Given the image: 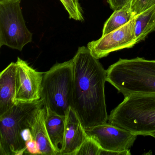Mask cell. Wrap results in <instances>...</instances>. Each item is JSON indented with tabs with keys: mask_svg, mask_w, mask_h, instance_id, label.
Masks as SVG:
<instances>
[{
	"mask_svg": "<svg viewBox=\"0 0 155 155\" xmlns=\"http://www.w3.org/2000/svg\"><path fill=\"white\" fill-rule=\"evenodd\" d=\"M16 63L17 102L28 103L39 100L44 73L35 70L18 57Z\"/></svg>",
	"mask_w": 155,
	"mask_h": 155,
	"instance_id": "obj_9",
	"label": "cell"
},
{
	"mask_svg": "<svg viewBox=\"0 0 155 155\" xmlns=\"http://www.w3.org/2000/svg\"><path fill=\"white\" fill-rule=\"evenodd\" d=\"M131 1H132V0H130V2H131Z\"/></svg>",
	"mask_w": 155,
	"mask_h": 155,
	"instance_id": "obj_23",
	"label": "cell"
},
{
	"mask_svg": "<svg viewBox=\"0 0 155 155\" xmlns=\"http://www.w3.org/2000/svg\"><path fill=\"white\" fill-rule=\"evenodd\" d=\"M72 60L71 107L85 129L107 123L105 93L107 70L87 47H79Z\"/></svg>",
	"mask_w": 155,
	"mask_h": 155,
	"instance_id": "obj_1",
	"label": "cell"
},
{
	"mask_svg": "<svg viewBox=\"0 0 155 155\" xmlns=\"http://www.w3.org/2000/svg\"><path fill=\"white\" fill-rule=\"evenodd\" d=\"M102 149L109 151L130 150L138 135L109 123L85 129Z\"/></svg>",
	"mask_w": 155,
	"mask_h": 155,
	"instance_id": "obj_8",
	"label": "cell"
},
{
	"mask_svg": "<svg viewBox=\"0 0 155 155\" xmlns=\"http://www.w3.org/2000/svg\"><path fill=\"white\" fill-rule=\"evenodd\" d=\"M111 110L108 123L135 134L151 136L155 132V94H134Z\"/></svg>",
	"mask_w": 155,
	"mask_h": 155,
	"instance_id": "obj_4",
	"label": "cell"
},
{
	"mask_svg": "<svg viewBox=\"0 0 155 155\" xmlns=\"http://www.w3.org/2000/svg\"><path fill=\"white\" fill-rule=\"evenodd\" d=\"M150 136H152V137H153L155 138V132H154L153 133H152Z\"/></svg>",
	"mask_w": 155,
	"mask_h": 155,
	"instance_id": "obj_22",
	"label": "cell"
},
{
	"mask_svg": "<svg viewBox=\"0 0 155 155\" xmlns=\"http://www.w3.org/2000/svg\"><path fill=\"white\" fill-rule=\"evenodd\" d=\"M68 12L70 19L77 21H83V10L79 3V0H60Z\"/></svg>",
	"mask_w": 155,
	"mask_h": 155,
	"instance_id": "obj_16",
	"label": "cell"
},
{
	"mask_svg": "<svg viewBox=\"0 0 155 155\" xmlns=\"http://www.w3.org/2000/svg\"><path fill=\"white\" fill-rule=\"evenodd\" d=\"M155 5V0H132L131 8L135 16Z\"/></svg>",
	"mask_w": 155,
	"mask_h": 155,
	"instance_id": "obj_18",
	"label": "cell"
},
{
	"mask_svg": "<svg viewBox=\"0 0 155 155\" xmlns=\"http://www.w3.org/2000/svg\"><path fill=\"white\" fill-rule=\"evenodd\" d=\"M135 35L137 43L155 31V5L135 17Z\"/></svg>",
	"mask_w": 155,
	"mask_h": 155,
	"instance_id": "obj_14",
	"label": "cell"
},
{
	"mask_svg": "<svg viewBox=\"0 0 155 155\" xmlns=\"http://www.w3.org/2000/svg\"><path fill=\"white\" fill-rule=\"evenodd\" d=\"M46 108V129L52 146L58 155L61 150L58 145H61V147L64 141L66 116H61L48 108Z\"/></svg>",
	"mask_w": 155,
	"mask_h": 155,
	"instance_id": "obj_13",
	"label": "cell"
},
{
	"mask_svg": "<svg viewBox=\"0 0 155 155\" xmlns=\"http://www.w3.org/2000/svg\"><path fill=\"white\" fill-rule=\"evenodd\" d=\"M135 18L114 31L101 36L100 38L89 42L91 53L97 59L107 57L114 51L130 48L137 44L135 35Z\"/></svg>",
	"mask_w": 155,
	"mask_h": 155,
	"instance_id": "obj_7",
	"label": "cell"
},
{
	"mask_svg": "<svg viewBox=\"0 0 155 155\" xmlns=\"http://www.w3.org/2000/svg\"><path fill=\"white\" fill-rule=\"evenodd\" d=\"M101 149L97 141L87 136L75 155H99Z\"/></svg>",
	"mask_w": 155,
	"mask_h": 155,
	"instance_id": "obj_17",
	"label": "cell"
},
{
	"mask_svg": "<svg viewBox=\"0 0 155 155\" xmlns=\"http://www.w3.org/2000/svg\"><path fill=\"white\" fill-rule=\"evenodd\" d=\"M107 81L124 97L155 94V60L119 59L107 70Z\"/></svg>",
	"mask_w": 155,
	"mask_h": 155,
	"instance_id": "obj_2",
	"label": "cell"
},
{
	"mask_svg": "<svg viewBox=\"0 0 155 155\" xmlns=\"http://www.w3.org/2000/svg\"><path fill=\"white\" fill-rule=\"evenodd\" d=\"M130 150L122 151H109L101 149L99 155H130Z\"/></svg>",
	"mask_w": 155,
	"mask_h": 155,
	"instance_id": "obj_21",
	"label": "cell"
},
{
	"mask_svg": "<svg viewBox=\"0 0 155 155\" xmlns=\"http://www.w3.org/2000/svg\"><path fill=\"white\" fill-rule=\"evenodd\" d=\"M43 107L41 99L32 102H17L0 116V155L26 154L24 133L31 129L37 113Z\"/></svg>",
	"mask_w": 155,
	"mask_h": 155,
	"instance_id": "obj_3",
	"label": "cell"
},
{
	"mask_svg": "<svg viewBox=\"0 0 155 155\" xmlns=\"http://www.w3.org/2000/svg\"><path fill=\"white\" fill-rule=\"evenodd\" d=\"M87 137L81 121L71 107L66 116L64 141L58 155H75Z\"/></svg>",
	"mask_w": 155,
	"mask_h": 155,
	"instance_id": "obj_10",
	"label": "cell"
},
{
	"mask_svg": "<svg viewBox=\"0 0 155 155\" xmlns=\"http://www.w3.org/2000/svg\"><path fill=\"white\" fill-rule=\"evenodd\" d=\"M72 60L57 63L43 74L41 99L44 106L66 116L71 106L73 85Z\"/></svg>",
	"mask_w": 155,
	"mask_h": 155,
	"instance_id": "obj_5",
	"label": "cell"
},
{
	"mask_svg": "<svg viewBox=\"0 0 155 155\" xmlns=\"http://www.w3.org/2000/svg\"><path fill=\"white\" fill-rule=\"evenodd\" d=\"M16 75L17 64L13 62L0 74V116L17 103Z\"/></svg>",
	"mask_w": 155,
	"mask_h": 155,
	"instance_id": "obj_11",
	"label": "cell"
},
{
	"mask_svg": "<svg viewBox=\"0 0 155 155\" xmlns=\"http://www.w3.org/2000/svg\"><path fill=\"white\" fill-rule=\"evenodd\" d=\"M26 146H27L26 154H40L38 148L37 143L33 139L32 137L27 141Z\"/></svg>",
	"mask_w": 155,
	"mask_h": 155,
	"instance_id": "obj_20",
	"label": "cell"
},
{
	"mask_svg": "<svg viewBox=\"0 0 155 155\" xmlns=\"http://www.w3.org/2000/svg\"><path fill=\"white\" fill-rule=\"evenodd\" d=\"M107 2L110 8L114 11L121 8L130 2V0H107Z\"/></svg>",
	"mask_w": 155,
	"mask_h": 155,
	"instance_id": "obj_19",
	"label": "cell"
},
{
	"mask_svg": "<svg viewBox=\"0 0 155 155\" xmlns=\"http://www.w3.org/2000/svg\"><path fill=\"white\" fill-rule=\"evenodd\" d=\"M46 113L47 109L44 106L39 110L31 126V137L37 143L41 155H57L46 129Z\"/></svg>",
	"mask_w": 155,
	"mask_h": 155,
	"instance_id": "obj_12",
	"label": "cell"
},
{
	"mask_svg": "<svg viewBox=\"0 0 155 155\" xmlns=\"http://www.w3.org/2000/svg\"><path fill=\"white\" fill-rule=\"evenodd\" d=\"M135 17L131 10L130 2L121 8L114 11L104 24L102 36L123 27Z\"/></svg>",
	"mask_w": 155,
	"mask_h": 155,
	"instance_id": "obj_15",
	"label": "cell"
},
{
	"mask_svg": "<svg viewBox=\"0 0 155 155\" xmlns=\"http://www.w3.org/2000/svg\"><path fill=\"white\" fill-rule=\"evenodd\" d=\"M21 0H0V47L6 46L21 51L32 41L20 7Z\"/></svg>",
	"mask_w": 155,
	"mask_h": 155,
	"instance_id": "obj_6",
	"label": "cell"
}]
</instances>
